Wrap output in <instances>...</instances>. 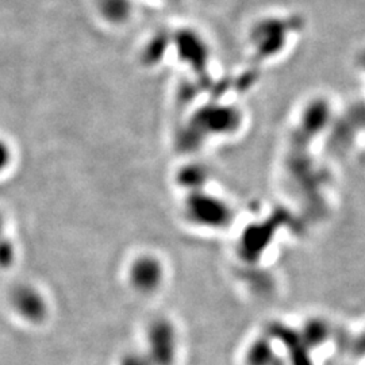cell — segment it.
<instances>
[{"mask_svg": "<svg viewBox=\"0 0 365 365\" xmlns=\"http://www.w3.org/2000/svg\"><path fill=\"white\" fill-rule=\"evenodd\" d=\"M16 304L18 309L26 317H38L42 313V306H41V299L34 294H29L27 291H24L22 295L16 297Z\"/></svg>", "mask_w": 365, "mask_h": 365, "instance_id": "obj_2", "label": "cell"}, {"mask_svg": "<svg viewBox=\"0 0 365 365\" xmlns=\"http://www.w3.org/2000/svg\"><path fill=\"white\" fill-rule=\"evenodd\" d=\"M7 161H9V150L6 145L0 143V170L7 164Z\"/></svg>", "mask_w": 365, "mask_h": 365, "instance_id": "obj_3", "label": "cell"}, {"mask_svg": "<svg viewBox=\"0 0 365 365\" xmlns=\"http://www.w3.org/2000/svg\"><path fill=\"white\" fill-rule=\"evenodd\" d=\"M133 282L141 289H153L161 282V268L156 261L144 259L134 264L133 271Z\"/></svg>", "mask_w": 365, "mask_h": 365, "instance_id": "obj_1", "label": "cell"}]
</instances>
